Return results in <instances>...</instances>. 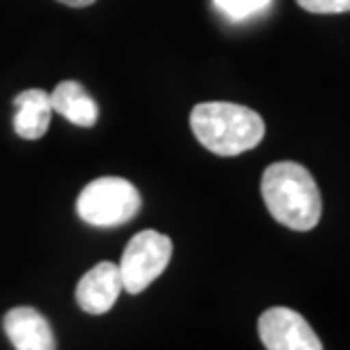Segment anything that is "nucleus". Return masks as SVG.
<instances>
[{
    "label": "nucleus",
    "mask_w": 350,
    "mask_h": 350,
    "mask_svg": "<svg viewBox=\"0 0 350 350\" xmlns=\"http://www.w3.org/2000/svg\"><path fill=\"white\" fill-rule=\"evenodd\" d=\"M260 190H262L267 211L282 226L305 233L321 219V190L310 170L303 167L301 163H271L262 174Z\"/></svg>",
    "instance_id": "1"
},
{
    "label": "nucleus",
    "mask_w": 350,
    "mask_h": 350,
    "mask_svg": "<svg viewBox=\"0 0 350 350\" xmlns=\"http://www.w3.org/2000/svg\"><path fill=\"white\" fill-rule=\"evenodd\" d=\"M190 129L208 152L237 156L265 138V120L249 107L233 102H201L190 113Z\"/></svg>",
    "instance_id": "2"
},
{
    "label": "nucleus",
    "mask_w": 350,
    "mask_h": 350,
    "mask_svg": "<svg viewBox=\"0 0 350 350\" xmlns=\"http://www.w3.org/2000/svg\"><path fill=\"white\" fill-rule=\"evenodd\" d=\"M143 199L133 183L120 176L95 178L79 192L77 215L91 226H122L138 215Z\"/></svg>",
    "instance_id": "3"
},
{
    "label": "nucleus",
    "mask_w": 350,
    "mask_h": 350,
    "mask_svg": "<svg viewBox=\"0 0 350 350\" xmlns=\"http://www.w3.org/2000/svg\"><path fill=\"white\" fill-rule=\"evenodd\" d=\"M172 258V240L159 230H143L129 240L118 265L122 275V289L129 294L145 292L165 271Z\"/></svg>",
    "instance_id": "4"
},
{
    "label": "nucleus",
    "mask_w": 350,
    "mask_h": 350,
    "mask_svg": "<svg viewBox=\"0 0 350 350\" xmlns=\"http://www.w3.org/2000/svg\"><path fill=\"white\" fill-rule=\"evenodd\" d=\"M258 334L267 350H323L305 317L289 308H269L258 319Z\"/></svg>",
    "instance_id": "5"
},
{
    "label": "nucleus",
    "mask_w": 350,
    "mask_h": 350,
    "mask_svg": "<svg viewBox=\"0 0 350 350\" xmlns=\"http://www.w3.org/2000/svg\"><path fill=\"white\" fill-rule=\"evenodd\" d=\"M122 292V275L118 265L100 262L88 269L77 282V305L88 314H107Z\"/></svg>",
    "instance_id": "6"
},
{
    "label": "nucleus",
    "mask_w": 350,
    "mask_h": 350,
    "mask_svg": "<svg viewBox=\"0 0 350 350\" xmlns=\"http://www.w3.org/2000/svg\"><path fill=\"white\" fill-rule=\"evenodd\" d=\"M5 334L16 350H57L48 319L34 308H14L3 319Z\"/></svg>",
    "instance_id": "7"
},
{
    "label": "nucleus",
    "mask_w": 350,
    "mask_h": 350,
    "mask_svg": "<svg viewBox=\"0 0 350 350\" xmlns=\"http://www.w3.org/2000/svg\"><path fill=\"white\" fill-rule=\"evenodd\" d=\"M16 113H14V131L25 140H39L46 136L50 126L52 104L50 93L41 88H27L14 100Z\"/></svg>",
    "instance_id": "8"
},
{
    "label": "nucleus",
    "mask_w": 350,
    "mask_h": 350,
    "mask_svg": "<svg viewBox=\"0 0 350 350\" xmlns=\"http://www.w3.org/2000/svg\"><path fill=\"white\" fill-rule=\"evenodd\" d=\"M50 104L55 113L64 116L66 120H70L77 126H93L98 122V104L79 81L66 79L62 84H57L55 91L50 93Z\"/></svg>",
    "instance_id": "9"
},
{
    "label": "nucleus",
    "mask_w": 350,
    "mask_h": 350,
    "mask_svg": "<svg viewBox=\"0 0 350 350\" xmlns=\"http://www.w3.org/2000/svg\"><path fill=\"white\" fill-rule=\"evenodd\" d=\"M271 0H215V7L230 21H244L269 7Z\"/></svg>",
    "instance_id": "10"
},
{
    "label": "nucleus",
    "mask_w": 350,
    "mask_h": 350,
    "mask_svg": "<svg viewBox=\"0 0 350 350\" xmlns=\"http://www.w3.org/2000/svg\"><path fill=\"white\" fill-rule=\"evenodd\" d=\"M310 14H346L350 12V0H296Z\"/></svg>",
    "instance_id": "11"
},
{
    "label": "nucleus",
    "mask_w": 350,
    "mask_h": 350,
    "mask_svg": "<svg viewBox=\"0 0 350 350\" xmlns=\"http://www.w3.org/2000/svg\"><path fill=\"white\" fill-rule=\"evenodd\" d=\"M57 3L68 5V7H88V5H93L95 0H57Z\"/></svg>",
    "instance_id": "12"
}]
</instances>
